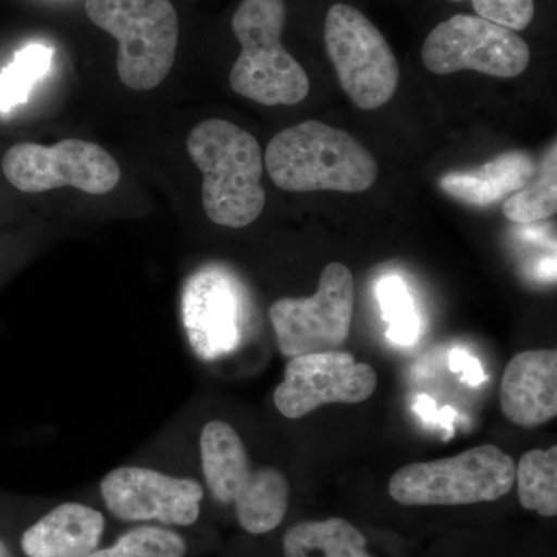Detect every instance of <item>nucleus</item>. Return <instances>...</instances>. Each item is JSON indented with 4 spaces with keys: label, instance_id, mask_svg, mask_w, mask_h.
Wrapping results in <instances>:
<instances>
[{
    "label": "nucleus",
    "instance_id": "412c9836",
    "mask_svg": "<svg viewBox=\"0 0 557 557\" xmlns=\"http://www.w3.org/2000/svg\"><path fill=\"white\" fill-rule=\"evenodd\" d=\"M54 50L42 44H32L14 54L13 61L0 73V110L27 102L33 87L49 73Z\"/></svg>",
    "mask_w": 557,
    "mask_h": 557
},
{
    "label": "nucleus",
    "instance_id": "f257e3e1",
    "mask_svg": "<svg viewBox=\"0 0 557 557\" xmlns=\"http://www.w3.org/2000/svg\"><path fill=\"white\" fill-rule=\"evenodd\" d=\"M186 149L203 175L201 203L211 222L239 230L260 218L265 164L255 135L231 121L205 120L189 132Z\"/></svg>",
    "mask_w": 557,
    "mask_h": 557
},
{
    "label": "nucleus",
    "instance_id": "dca6fc26",
    "mask_svg": "<svg viewBox=\"0 0 557 557\" xmlns=\"http://www.w3.org/2000/svg\"><path fill=\"white\" fill-rule=\"evenodd\" d=\"M201 468L212 496L234 504L251 478V465L236 429L225 421L205 424L200 435Z\"/></svg>",
    "mask_w": 557,
    "mask_h": 557
},
{
    "label": "nucleus",
    "instance_id": "393cba45",
    "mask_svg": "<svg viewBox=\"0 0 557 557\" xmlns=\"http://www.w3.org/2000/svg\"><path fill=\"white\" fill-rule=\"evenodd\" d=\"M449 368L454 373L460 375L461 381L469 386H480L486 381L485 370L479 359L461 348L450 351Z\"/></svg>",
    "mask_w": 557,
    "mask_h": 557
},
{
    "label": "nucleus",
    "instance_id": "4468645a",
    "mask_svg": "<svg viewBox=\"0 0 557 557\" xmlns=\"http://www.w3.org/2000/svg\"><path fill=\"white\" fill-rule=\"evenodd\" d=\"M106 520L83 504L60 505L33 523L22 536L27 557H87L98 548Z\"/></svg>",
    "mask_w": 557,
    "mask_h": 557
},
{
    "label": "nucleus",
    "instance_id": "6ab92c4d",
    "mask_svg": "<svg viewBox=\"0 0 557 557\" xmlns=\"http://www.w3.org/2000/svg\"><path fill=\"white\" fill-rule=\"evenodd\" d=\"M505 218L515 223H533L549 219L557 211V149L556 143L545 153L533 178L516 190L502 207Z\"/></svg>",
    "mask_w": 557,
    "mask_h": 557
},
{
    "label": "nucleus",
    "instance_id": "20e7f679",
    "mask_svg": "<svg viewBox=\"0 0 557 557\" xmlns=\"http://www.w3.org/2000/svg\"><path fill=\"white\" fill-rule=\"evenodd\" d=\"M89 20L119 40L116 70L132 90H152L177 54L178 14L171 0H86Z\"/></svg>",
    "mask_w": 557,
    "mask_h": 557
},
{
    "label": "nucleus",
    "instance_id": "0eeeda50",
    "mask_svg": "<svg viewBox=\"0 0 557 557\" xmlns=\"http://www.w3.org/2000/svg\"><path fill=\"white\" fill-rule=\"evenodd\" d=\"M355 282L344 263L332 262L310 298H282L270 307L281 354L287 358L338 350L350 335Z\"/></svg>",
    "mask_w": 557,
    "mask_h": 557
},
{
    "label": "nucleus",
    "instance_id": "5701e85b",
    "mask_svg": "<svg viewBox=\"0 0 557 557\" xmlns=\"http://www.w3.org/2000/svg\"><path fill=\"white\" fill-rule=\"evenodd\" d=\"M182 536L159 527H141L119 539L112 547L95 549L87 557H185Z\"/></svg>",
    "mask_w": 557,
    "mask_h": 557
},
{
    "label": "nucleus",
    "instance_id": "bb28decb",
    "mask_svg": "<svg viewBox=\"0 0 557 557\" xmlns=\"http://www.w3.org/2000/svg\"><path fill=\"white\" fill-rule=\"evenodd\" d=\"M0 557H14L11 555L10 548L7 547V544L2 539H0Z\"/></svg>",
    "mask_w": 557,
    "mask_h": 557
},
{
    "label": "nucleus",
    "instance_id": "9b49d317",
    "mask_svg": "<svg viewBox=\"0 0 557 557\" xmlns=\"http://www.w3.org/2000/svg\"><path fill=\"white\" fill-rule=\"evenodd\" d=\"M106 507L127 522H156L189 527L200 516L203 487L197 480L180 479L156 469L123 467L101 482Z\"/></svg>",
    "mask_w": 557,
    "mask_h": 557
},
{
    "label": "nucleus",
    "instance_id": "423d86ee",
    "mask_svg": "<svg viewBox=\"0 0 557 557\" xmlns=\"http://www.w3.org/2000/svg\"><path fill=\"white\" fill-rule=\"evenodd\" d=\"M325 50L343 90L361 110H375L394 98L399 64L383 33L364 13L347 3L330 7Z\"/></svg>",
    "mask_w": 557,
    "mask_h": 557
},
{
    "label": "nucleus",
    "instance_id": "39448f33",
    "mask_svg": "<svg viewBox=\"0 0 557 557\" xmlns=\"http://www.w3.org/2000/svg\"><path fill=\"white\" fill-rule=\"evenodd\" d=\"M516 482L515 460L494 445L399 468L388 494L405 507H457L498 500Z\"/></svg>",
    "mask_w": 557,
    "mask_h": 557
},
{
    "label": "nucleus",
    "instance_id": "aec40b11",
    "mask_svg": "<svg viewBox=\"0 0 557 557\" xmlns=\"http://www.w3.org/2000/svg\"><path fill=\"white\" fill-rule=\"evenodd\" d=\"M520 504L544 518L557 515V448L523 454L516 468Z\"/></svg>",
    "mask_w": 557,
    "mask_h": 557
},
{
    "label": "nucleus",
    "instance_id": "2eb2a0df",
    "mask_svg": "<svg viewBox=\"0 0 557 557\" xmlns=\"http://www.w3.org/2000/svg\"><path fill=\"white\" fill-rule=\"evenodd\" d=\"M536 168L527 152L512 150L478 170L449 172L440 180V188L453 199L472 207H490L522 189L533 178Z\"/></svg>",
    "mask_w": 557,
    "mask_h": 557
},
{
    "label": "nucleus",
    "instance_id": "a211bd4d",
    "mask_svg": "<svg viewBox=\"0 0 557 557\" xmlns=\"http://www.w3.org/2000/svg\"><path fill=\"white\" fill-rule=\"evenodd\" d=\"M285 557H373L368 541L346 519L311 520L289 528L284 537Z\"/></svg>",
    "mask_w": 557,
    "mask_h": 557
},
{
    "label": "nucleus",
    "instance_id": "4be33fe9",
    "mask_svg": "<svg viewBox=\"0 0 557 557\" xmlns=\"http://www.w3.org/2000/svg\"><path fill=\"white\" fill-rule=\"evenodd\" d=\"M381 311L388 324L387 338L397 346H412L420 335V319L405 282L398 276L381 278L376 285Z\"/></svg>",
    "mask_w": 557,
    "mask_h": 557
},
{
    "label": "nucleus",
    "instance_id": "6e6552de",
    "mask_svg": "<svg viewBox=\"0 0 557 557\" xmlns=\"http://www.w3.org/2000/svg\"><path fill=\"white\" fill-rule=\"evenodd\" d=\"M435 75L472 70L494 78H518L530 65V47L518 32L469 14H456L429 33L421 49Z\"/></svg>",
    "mask_w": 557,
    "mask_h": 557
},
{
    "label": "nucleus",
    "instance_id": "7ed1b4c3",
    "mask_svg": "<svg viewBox=\"0 0 557 557\" xmlns=\"http://www.w3.org/2000/svg\"><path fill=\"white\" fill-rule=\"evenodd\" d=\"M284 0H242L233 32L242 51L230 73L231 89L262 106H295L309 97L310 79L282 44Z\"/></svg>",
    "mask_w": 557,
    "mask_h": 557
},
{
    "label": "nucleus",
    "instance_id": "ddd939ff",
    "mask_svg": "<svg viewBox=\"0 0 557 557\" xmlns=\"http://www.w3.org/2000/svg\"><path fill=\"white\" fill-rule=\"evenodd\" d=\"M505 417L522 428H537L557 416V351L537 348L516 355L500 386Z\"/></svg>",
    "mask_w": 557,
    "mask_h": 557
},
{
    "label": "nucleus",
    "instance_id": "a878e982",
    "mask_svg": "<svg viewBox=\"0 0 557 557\" xmlns=\"http://www.w3.org/2000/svg\"><path fill=\"white\" fill-rule=\"evenodd\" d=\"M413 410H416L418 416L423 418L424 421L437 424V426L445 429V431L448 432L449 435H454L453 409L445 408L443 410H438L434 399L421 395V397L417 399L416 406H413Z\"/></svg>",
    "mask_w": 557,
    "mask_h": 557
},
{
    "label": "nucleus",
    "instance_id": "f8f14e48",
    "mask_svg": "<svg viewBox=\"0 0 557 557\" xmlns=\"http://www.w3.org/2000/svg\"><path fill=\"white\" fill-rule=\"evenodd\" d=\"M182 318L197 357L212 361L239 347L245 302L239 282L220 267H205L186 281Z\"/></svg>",
    "mask_w": 557,
    "mask_h": 557
},
{
    "label": "nucleus",
    "instance_id": "9d476101",
    "mask_svg": "<svg viewBox=\"0 0 557 557\" xmlns=\"http://www.w3.org/2000/svg\"><path fill=\"white\" fill-rule=\"evenodd\" d=\"M379 376L347 351L289 358L284 381L274 391V405L289 420H298L324 405H357L375 394Z\"/></svg>",
    "mask_w": 557,
    "mask_h": 557
},
{
    "label": "nucleus",
    "instance_id": "1a4fd4ad",
    "mask_svg": "<svg viewBox=\"0 0 557 557\" xmlns=\"http://www.w3.org/2000/svg\"><path fill=\"white\" fill-rule=\"evenodd\" d=\"M3 175L14 188L27 194L72 188L94 196L115 189L121 170L101 146L78 138H65L53 146L20 143L7 150Z\"/></svg>",
    "mask_w": 557,
    "mask_h": 557
},
{
    "label": "nucleus",
    "instance_id": "f03ea898",
    "mask_svg": "<svg viewBox=\"0 0 557 557\" xmlns=\"http://www.w3.org/2000/svg\"><path fill=\"white\" fill-rule=\"evenodd\" d=\"M278 189L288 193H364L379 178V164L348 132L321 121H304L278 132L263 157Z\"/></svg>",
    "mask_w": 557,
    "mask_h": 557
},
{
    "label": "nucleus",
    "instance_id": "b1692460",
    "mask_svg": "<svg viewBox=\"0 0 557 557\" xmlns=\"http://www.w3.org/2000/svg\"><path fill=\"white\" fill-rule=\"evenodd\" d=\"M461 2V0H454ZM478 16L498 25L522 32L530 27L536 14L534 0H471Z\"/></svg>",
    "mask_w": 557,
    "mask_h": 557
},
{
    "label": "nucleus",
    "instance_id": "f3484780",
    "mask_svg": "<svg viewBox=\"0 0 557 557\" xmlns=\"http://www.w3.org/2000/svg\"><path fill=\"white\" fill-rule=\"evenodd\" d=\"M289 483L276 468L251 472L247 485L234 500L237 520L251 534H265L281 525L287 515Z\"/></svg>",
    "mask_w": 557,
    "mask_h": 557
}]
</instances>
